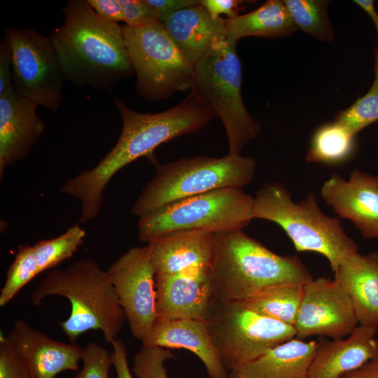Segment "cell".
I'll return each instance as SVG.
<instances>
[{
  "label": "cell",
  "instance_id": "6da1fadb",
  "mask_svg": "<svg viewBox=\"0 0 378 378\" xmlns=\"http://www.w3.org/2000/svg\"><path fill=\"white\" fill-rule=\"evenodd\" d=\"M113 97L122 120L120 135L112 149L92 169L80 172L66 181L60 191L81 203L80 222L85 223L99 216L103 192L113 176L122 168L141 157L155 164V149L164 143L204 128L214 118L212 113L192 91L176 106L155 113H143L130 108Z\"/></svg>",
  "mask_w": 378,
  "mask_h": 378
},
{
  "label": "cell",
  "instance_id": "7a4b0ae2",
  "mask_svg": "<svg viewBox=\"0 0 378 378\" xmlns=\"http://www.w3.org/2000/svg\"><path fill=\"white\" fill-rule=\"evenodd\" d=\"M63 24L50 39L66 80L76 88L109 90L134 73L123 27L101 18L87 0H70L63 7Z\"/></svg>",
  "mask_w": 378,
  "mask_h": 378
},
{
  "label": "cell",
  "instance_id": "3957f363",
  "mask_svg": "<svg viewBox=\"0 0 378 378\" xmlns=\"http://www.w3.org/2000/svg\"><path fill=\"white\" fill-rule=\"evenodd\" d=\"M210 270L219 302H243L272 286H304L313 279L299 258L278 255L242 230L214 234Z\"/></svg>",
  "mask_w": 378,
  "mask_h": 378
},
{
  "label": "cell",
  "instance_id": "277c9868",
  "mask_svg": "<svg viewBox=\"0 0 378 378\" xmlns=\"http://www.w3.org/2000/svg\"><path fill=\"white\" fill-rule=\"evenodd\" d=\"M50 295L66 298L71 312L60 326L71 343L89 330H101L108 344L117 339L125 318L107 270L91 258L74 262L64 270H53L30 297L34 306Z\"/></svg>",
  "mask_w": 378,
  "mask_h": 378
},
{
  "label": "cell",
  "instance_id": "5b68a950",
  "mask_svg": "<svg viewBox=\"0 0 378 378\" xmlns=\"http://www.w3.org/2000/svg\"><path fill=\"white\" fill-rule=\"evenodd\" d=\"M253 218L276 223L297 251L321 254L333 272L346 258L358 252V245L346 234L340 220L322 212L314 193L295 202L283 184L265 183L254 197Z\"/></svg>",
  "mask_w": 378,
  "mask_h": 378
},
{
  "label": "cell",
  "instance_id": "8992f818",
  "mask_svg": "<svg viewBox=\"0 0 378 378\" xmlns=\"http://www.w3.org/2000/svg\"><path fill=\"white\" fill-rule=\"evenodd\" d=\"M156 172L144 187L131 213L139 218L186 198L215 190L241 188L253 178L257 164L253 157L198 155L155 164Z\"/></svg>",
  "mask_w": 378,
  "mask_h": 378
},
{
  "label": "cell",
  "instance_id": "52a82bcc",
  "mask_svg": "<svg viewBox=\"0 0 378 378\" xmlns=\"http://www.w3.org/2000/svg\"><path fill=\"white\" fill-rule=\"evenodd\" d=\"M241 65L236 44L226 38L216 43L193 66L191 90L221 120L228 141V155H240L261 127L246 108L241 96Z\"/></svg>",
  "mask_w": 378,
  "mask_h": 378
},
{
  "label": "cell",
  "instance_id": "ba28073f",
  "mask_svg": "<svg viewBox=\"0 0 378 378\" xmlns=\"http://www.w3.org/2000/svg\"><path fill=\"white\" fill-rule=\"evenodd\" d=\"M253 200L240 188H227L176 201L139 217V240L148 244L181 230H242L253 219Z\"/></svg>",
  "mask_w": 378,
  "mask_h": 378
},
{
  "label": "cell",
  "instance_id": "9c48e42d",
  "mask_svg": "<svg viewBox=\"0 0 378 378\" xmlns=\"http://www.w3.org/2000/svg\"><path fill=\"white\" fill-rule=\"evenodd\" d=\"M122 27L139 97L157 101L177 92L190 90L193 66L182 55L162 22L140 28Z\"/></svg>",
  "mask_w": 378,
  "mask_h": 378
},
{
  "label": "cell",
  "instance_id": "30bf717a",
  "mask_svg": "<svg viewBox=\"0 0 378 378\" xmlns=\"http://www.w3.org/2000/svg\"><path fill=\"white\" fill-rule=\"evenodd\" d=\"M206 321L228 372L296 336L294 326L262 315L241 302H218Z\"/></svg>",
  "mask_w": 378,
  "mask_h": 378
},
{
  "label": "cell",
  "instance_id": "8fae6325",
  "mask_svg": "<svg viewBox=\"0 0 378 378\" xmlns=\"http://www.w3.org/2000/svg\"><path fill=\"white\" fill-rule=\"evenodd\" d=\"M4 37L11 50L12 85L21 97L56 113L64 77L50 39L33 29L8 28Z\"/></svg>",
  "mask_w": 378,
  "mask_h": 378
},
{
  "label": "cell",
  "instance_id": "7c38bea8",
  "mask_svg": "<svg viewBox=\"0 0 378 378\" xmlns=\"http://www.w3.org/2000/svg\"><path fill=\"white\" fill-rule=\"evenodd\" d=\"M132 335L142 341L158 317L155 274L148 246L133 247L107 270Z\"/></svg>",
  "mask_w": 378,
  "mask_h": 378
},
{
  "label": "cell",
  "instance_id": "4fadbf2b",
  "mask_svg": "<svg viewBox=\"0 0 378 378\" xmlns=\"http://www.w3.org/2000/svg\"><path fill=\"white\" fill-rule=\"evenodd\" d=\"M358 325L352 302L335 279H312L304 285L294 325L297 338L317 335L341 339L349 336Z\"/></svg>",
  "mask_w": 378,
  "mask_h": 378
},
{
  "label": "cell",
  "instance_id": "5bb4252c",
  "mask_svg": "<svg viewBox=\"0 0 378 378\" xmlns=\"http://www.w3.org/2000/svg\"><path fill=\"white\" fill-rule=\"evenodd\" d=\"M155 286L160 318L206 320L218 302L210 267L155 274Z\"/></svg>",
  "mask_w": 378,
  "mask_h": 378
},
{
  "label": "cell",
  "instance_id": "9a60e30c",
  "mask_svg": "<svg viewBox=\"0 0 378 378\" xmlns=\"http://www.w3.org/2000/svg\"><path fill=\"white\" fill-rule=\"evenodd\" d=\"M323 200L367 239H378V175L356 169L344 180L334 173L321 188Z\"/></svg>",
  "mask_w": 378,
  "mask_h": 378
},
{
  "label": "cell",
  "instance_id": "2e32d148",
  "mask_svg": "<svg viewBox=\"0 0 378 378\" xmlns=\"http://www.w3.org/2000/svg\"><path fill=\"white\" fill-rule=\"evenodd\" d=\"M6 337L32 378H55L64 371L78 372L83 349L78 344L53 340L23 318L13 323Z\"/></svg>",
  "mask_w": 378,
  "mask_h": 378
},
{
  "label": "cell",
  "instance_id": "e0dca14e",
  "mask_svg": "<svg viewBox=\"0 0 378 378\" xmlns=\"http://www.w3.org/2000/svg\"><path fill=\"white\" fill-rule=\"evenodd\" d=\"M38 106L21 97L13 85L0 94V178L6 169L25 159L45 129Z\"/></svg>",
  "mask_w": 378,
  "mask_h": 378
},
{
  "label": "cell",
  "instance_id": "ac0fdd59",
  "mask_svg": "<svg viewBox=\"0 0 378 378\" xmlns=\"http://www.w3.org/2000/svg\"><path fill=\"white\" fill-rule=\"evenodd\" d=\"M142 346L184 349L201 360L210 378H230L209 331L206 320L158 317Z\"/></svg>",
  "mask_w": 378,
  "mask_h": 378
},
{
  "label": "cell",
  "instance_id": "d6986e66",
  "mask_svg": "<svg viewBox=\"0 0 378 378\" xmlns=\"http://www.w3.org/2000/svg\"><path fill=\"white\" fill-rule=\"evenodd\" d=\"M378 328L358 325L346 338L318 343L307 378H340L378 354Z\"/></svg>",
  "mask_w": 378,
  "mask_h": 378
},
{
  "label": "cell",
  "instance_id": "ffe728a7",
  "mask_svg": "<svg viewBox=\"0 0 378 378\" xmlns=\"http://www.w3.org/2000/svg\"><path fill=\"white\" fill-rule=\"evenodd\" d=\"M147 246L155 274H176L194 267H210L214 233L201 230L176 231Z\"/></svg>",
  "mask_w": 378,
  "mask_h": 378
},
{
  "label": "cell",
  "instance_id": "44dd1931",
  "mask_svg": "<svg viewBox=\"0 0 378 378\" xmlns=\"http://www.w3.org/2000/svg\"><path fill=\"white\" fill-rule=\"evenodd\" d=\"M162 23L192 66L226 38L225 19L212 17L201 4L177 11Z\"/></svg>",
  "mask_w": 378,
  "mask_h": 378
},
{
  "label": "cell",
  "instance_id": "7402d4cb",
  "mask_svg": "<svg viewBox=\"0 0 378 378\" xmlns=\"http://www.w3.org/2000/svg\"><path fill=\"white\" fill-rule=\"evenodd\" d=\"M334 273L352 302L358 324L378 328V253L358 251L346 258Z\"/></svg>",
  "mask_w": 378,
  "mask_h": 378
},
{
  "label": "cell",
  "instance_id": "603a6c76",
  "mask_svg": "<svg viewBox=\"0 0 378 378\" xmlns=\"http://www.w3.org/2000/svg\"><path fill=\"white\" fill-rule=\"evenodd\" d=\"M318 343L292 338L229 372L230 378H307Z\"/></svg>",
  "mask_w": 378,
  "mask_h": 378
},
{
  "label": "cell",
  "instance_id": "cb8c5ba5",
  "mask_svg": "<svg viewBox=\"0 0 378 378\" xmlns=\"http://www.w3.org/2000/svg\"><path fill=\"white\" fill-rule=\"evenodd\" d=\"M225 36L231 43L244 37L279 38L298 30L284 1L268 0L258 8L233 18L225 19Z\"/></svg>",
  "mask_w": 378,
  "mask_h": 378
},
{
  "label": "cell",
  "instance_id": "d4e9b609",
  "mask_svg": "<svg viewBox=\"0 0 378 378\" xmlns=\"http://www.w3.org/2000/svg\"><path fill=\"white\" fill-rule=\"evenodd\" d=\"M355 150L356 136L334 120L314 132L305 160L311 163L339 165L350 160Z\"/></svg>",
  "mask_w": 378,
  "mask_h": 378
},
{
  "label": "cell",
  "instance_id": "484cf974",
  "mask_svg": "<svg viewBox=\"0 0 378 378\" xmlns=\"http://www.w3.org/2000/svg\"><path fill=\"white\" fill-rule=\"evenodd\" d=\"M304 293V286L283 284L267 287L241 302L249 309L294 326Z\"/></svg>",
  "mask_w": 378,
  "mask_h": 378
},
{
  "label": "cell",
  "instance_id": "4316f807",
  "mask_svg": "<svg viewBox=\"0 0 378 378\" xmlns=\"http://www.w3.org/2000/svg\"><path fill=\"white\" fill-rule=\"evenodd\" d=\"M298 29L323 42H330L334 32L326 0H284Z\"/></svg>",
  "mask_w": 378,
  "mask_h": 378
},
{
  "label": "cell",
  "instance_id": "83f0119b",
  "mask_svg": "<svg viewBox=\"0 0 378 378\" xmlns=\"http://www.w3.org/2000/svg\"><path fill=\"white\" fill-rule=\"evenodd\" d=\"M85 231L76 223L60 235L37 241L34 246L38 273L70 258L83 245Z\"/></svg>",
  "mask_w": 378,
  "mask_h": 378
},
{
  "label": "cell",
  "instance_id": "f1b7e54d",
  "mask_svg": "<svg viewBox=\"0 0 378 378\" xmlns=\"http://www.w3.org/2000/svg\"><path fill=\"white\" fill-rule=\"evenodd\" d=\"M374 56V78L369 90L358 97L351 106L339 111L335 121L343 125L354 135L378 121V46Z\"/></svg>",
  "mask_w": 378,
  "mask_h": 378
},
{
  "label": "cell",
  "instance_id": "f546056e",
  "mask_svg": "<svg viewBox=\"0 0 378 378\" xmlns=\"http://www.w3.org/2000/svg\"><path fill=\"white\" fill-rule=\"evenodd\" d=\"M39 274L34 247L24 244L18 246L15 258L7 270L0 293V307L6 305L16 294Z\"/></svg>",
  "mask_w": 378,
  "mask_h": 378
},
{
  "label": "cell",
  "instance_id": "4dcf8cb0",
  "mask_svg": "<svg viewBox=\"0 0 378 378\" xmlns=\"http://www.w3.org/2000/svg\"><path fill=\"white\" fill-rule=\"evenodd\" d=\"M175 358L168 349L142 346L134 356L132 371L137 378H168L164 363Z\"/></svg>",
  "mask_w": 378,
  "mask_h": 378
},
{
  "label": "cell",
  "instance_id": "1f68e13d",
  "mask_svg": "<svg viewBox=\"0 0 378 378\" xmlns=\"http://www.w3.org/2000/svg\"><path fill=\"white\" fill-rule=\"evenodd\" d=\"M83 368L74 378H110L113 365L111 354L99 344L92 342L83 349Z\"/></svg>",
  "mask_w": 378,
  "mask_h": 378
},
{
  "label": "cell",
  "instance_id": "d6a6232c",
  "mask_svg": "<svg viewBox=\"0 0 378 378\" xmlns=\"http://www.w3.org/2000/svg\"><path fill=\"white\" fill-rule=\"evenodd\" d=\"M0 378H32L6 336L0 337Z\"/></svg>",
  "mask_w": 378,
  "mask_h": 378
},
{
  "label": "cell",
  "instance_id": "836d02e7",
  "mask_svg": "<svg viewBox=\"0 0 378 378\" xmlns=\"http://www.w3.org/2000/svg\"><path fill=\"white\" fill-rule=\"evenodd\" d=\"M122 8L124 22L133 28L144 27L159 21L144 0H118Z\"/></svg>",
  "mask_w": 378,
  "mask_h": 378
},
{
  "label": "cell",
  "instance_id": "e575fe53",
  "mask_svg": "<svg viewBox=\"0 0 378 378\" xmlns=\"http://www.w3.org/2000/svg\"><path fill=\"white\" fill-rule=\"evenodd\" d=\"M156 20L163 22L174 13L200 4V0H144Z\"/></svg>",
  "mask_w": 378,
  "mask_h": 378
},
{
  "label": "cell",
  "instance_id": "d590c367",
  "mask_svg": "<svg viewBox=\"0 0 378 378\" xmlns=\"http://www.w3.org/2000/svg\"><path fill=\"white\" fill-rule=\"evenodd\" d=\"M92 8L103 19L118 23L124 21L118 0H87Z\"/></svg>",
  "mask_w": 378,
  "mask_h": 378
},
{
  "label": "cell",
  "instance_id": "8d00e7d4",
  "mask_svg": "<svg viewBox=\"0 0 378 378\" xmlns=\"http://www.w3.org/2000/svg\"><path fill=\"white\" fill-rule=\"evenodd\" d=\"M200 4L215 18H220L221 14L233 18L239 15V6L243 1L238 0H200Z\"/></svg>",
  "mask_w": 378,
  "mask_h": 378
},
{
  "label": "cell",
  "instance_id": "74e56055",
  "mask_svg": "<svg viewBox=\"0 0 378 378\" xmlns=\"http://www.w3.org/2000/svg\"><path fill=\"white\" fill-rule=\"evenodd\" d=\"M12 85V58L10 45L4 36L0 43V94Z\"/></svg>",
  "mask_w": 378,
  "mask_h": 378
},
{
  "label": "cell",
  "instance_id": "f35d334b",
  "mask_svg": "<svg viewBox=\"0 0 378 378\" xmlns=\"http://www.w3.org/2000/svg\"><path fill=\"white\" fill-rule=\"evenodd\" d=\"M111 346L113 365L116 372L118 378H133L127 361V351L122 340L116 339Z\"/></svg>",
  "mask_w": 378,
  "mask_h": 378
},
{
  "label": "cell",
  "instance_id": "ab89813d",
  "mask_svg": "<svg viewBox=\"0 0 378 378\" xmlns=\"http://www.w3.org/2000/svg\"><path fill=\"white\" fill-rule=\"evenodd\" d=\"M340 378H378V354L360 368Z\"/></svg>",
  "mask_w": 378,
  "mask_h": 378
},
{
  "label": "cell",
  "instance_id": "60d3db41",
  "mask_svg": "<svg viewBox=\"0 0 378 378\" xmlns=\"http://www.w3.org/2000/svg\"><path fill=\"white\" fill-rule=\"evenodd\" d=\"M354 2L362 8L372 21L377 31V46H378V12L375 8L374 1L372 0H355Z\"/></svg>",
  "mask_w": 378,
  "mask_h": 378
}]
</instances>
